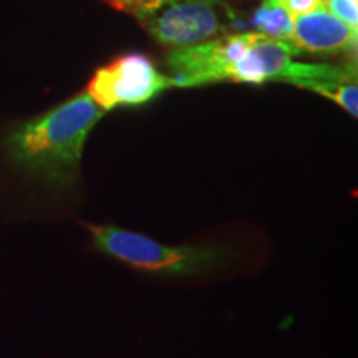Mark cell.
<instances>
[{
	"mask_svg": "<svg viewBox=\"0 0 358 358\" xmlns=\"http://www.w3.org/2000/svg\"><path fill=\"white\" fill-rule=\"evenodd\" d=\"M105 113L87 93H80L0 133V159L25 185L53 199L73 194L85 145Z\"/></svg>",
	"mask_w": 358,
	"mask_h": 358,
	"instance_id": "cell-1",
	"label": "cell"
},
{
	"mask_svg": "<svg viewBox=\"0 0 358 358\" xmlns=\"http://www.w3.org/2000/svg\"><path fill=\"white\" fill-rule=\"evenodd\" d=\"M93 252L110 257L134 274L164 282H208L256 267L266 250H252L232 237H208L164 244L155 237L116 226L83 222Z\"/></svg>",
	"mask_w": 358,
	"mask_h": 358,
	"instance_id": "cell-2",
	"label": "cell"
},
{
	"mask_svg": "<svg viewBox=\"0 0 358 358\" xmlns=\"http://www.w3.org/2000/svg\"><path fill=\"white\" fill-rule=\"evenodd\" d=\"M159 43L189 47L222 37L241 27L226 0H141L129 13Z\"/></svg>",
	"mask_w": 358,
	"mask_h": 358,
	"instance_id": "cell-3",
	"label": "cell"
},
{
	"mask_svg": "<svg viewBox=\"0 0 358 358\" xmlns=\"http://www.w3.org/2000/svg\"><path fill=\"white\" fill-rule=\"evenodd\" d=\"M169 88H176L174 80L161 73L145 53L133 52L100 66L85 93L103 111H110L118 106L145 105Z\"/></svg>",
	"mask_w": 358,
	"mask_h": 358,
	"instance_id": "cell-4",
	"label": "cell"
},
{
	"mask_svg": "<svg viewBox=\"0 0 358 358\" xmlns=\"http://www.w3.org/2000/svg\"><path fill=\"white\" fill-rule=\"evenodd\" d=\"M358 29L347 25L324 7L294 17L292 43L299 52L337 53L355 52Z\"/></svg>",
	"mask_w": 358,
	"mask_h": 358,
	"instance_id": "cell-5",
	"label": "cell"
},
{
	"mask_svg": "<svg viewBox=\"0 0 358 358\" xmlns=\"http://www.w3.org/2000/svg\"><path fill=\"white\" fill-rule=\"evenodd\" d=\"M290 85L308 90L329 100L337 103L352 116L358 115V88L357 82H345V80H295Z\"/></svg>",
	"mask_w": 358,
	"mask_h": 358,
	"instance_id": "cell-6",
	"label": "cell"
},
{
	"mask_svg": "<svg viewBox=\"0 0 358 358\" xmlns=\"http://www.w3.org/2000/svg\"><path fill=\"white\" fill-rule=\"evenodd\" d=\"M252 25L256 27L257 32L267 37L280 40V42H292L294 17L284 8L262 2V6L254 12Z\"/></svg>",
	"mask_w": 358,
	"mask_h": 358,
	"instance_id": "cell-7",
	"label": "cell"
},
{
	"mask_svg": "<svg viewBox=\"0 0 358 358\" xmlns=\"http://www.w3.org/2000/svg\"><path fill=\"white\" fill-rule=\"evenodd\" d=\"M358 0H322V7L347 25L358 29Z\"/></svg>",
	"mask_w": 358,
	"mask_h": 358,
	"instance_id": "cell-8",
	"label": "cell"
},
{
	"mask_svg": "<svg viewBox=\"0 0 358 358\" xmlns=\"http://www.w3.org/2000/svg\"><path fill=\"white\" fill-rule=\"evenodd\" d=\"M268 6L284 8L292 17L306 15L322 7V0H264Z\"/></svg>",
	"mask_w": 358,
	"mask_h": 358,
	"instance_id": "cell-9",
	"label": "cell"
},
{
	"mask_svg": "<svg viewBox=\"0 0 358 358\" xmlns=\"http://www.w3.org/2000/svg\"><path fill=\"white\" fill-rule=\"evenodd\" d=\"M105 2L113 8H116V10L131 13L133 8L136 7L141 0H105Z\"/></svg>",
	"mask_w": 358,
	"mask_h": 358,
	"instance_id": "cell-10",
	"label": "cell"
}]
</instances>
